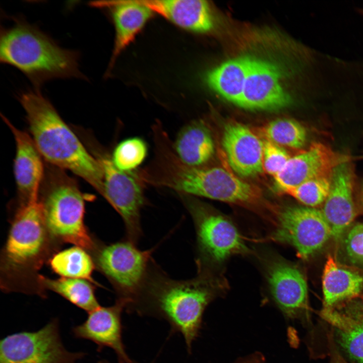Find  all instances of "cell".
I'll list each match as a JSON object with an SVG mask.
<instances>
[{
  "instance_id": "6da1fadb",
  "label": "cell",
  "mask_w": 363,
  "mask_h": 363,
  "mask_svg": "<svg viewBox=\"0 0 363 363\" xmlns=\"http://www.w3.org/2000/svg\"><path fill=\"white\" fill-rule=\"evenodd\" d=\"M198 273L191 279L174 280L152 262L142 290L128 309L164 319L183 335L190 350L204 310L226 286L222 278L210 269L198 267Z\"/></svg>"
},
{
  "instance_id": "7a4b0ae2",
  "label": "cell",
  "mask_w": 363,
  "mask_h": 363,
  "mask_svg": "<svg viewBox=\"0 0 363 363\" xmlns=\"http://www.w3.org/2000/svg\"><path fill=\"white\" fill-rule=\"evenodd\" d=\"M32 139L42 157L60 169L82 177L102 196L103 171L98 160L85 148L50 102L38 90L22 94Z\"/></svg>"
},
{
  "instance_id": "3957f363",
  "label": "cell",
  "mask_w": 363,
  "mask_h": 363,
  "mask_svg": "<svg viewBox=\"0 0 363 363\" xmlns=\"http://www.w3.org/2000/svg\"><path fill=\"white\" fill-rule=\"evenodd\" d=\"M14 20L12 27L1 29V62L19 69L36 88L52 79L84 78L76 51L60 47L24 19Z\"/></svg>"
},
{
  "instance_id": "277c9868",
  "label": "cell",
  "mask_w": 363,
  "mask_h": 363,
  "mask_svg": "<svg viewBox=\"0 0 363 363\" xmlns=\"http://www.w3.org/2000/svg\"><path fill=\"white\" fill-rule=\"evenodd\" d=\"M161 187L185 196L205 197L250 208L263 206L258 189L220 167H193L174 154L167 156L159 170Z\"/></svg>"
},
{
  "instance_id": "5b68a950",
  "label": "cell",
  "mask_w": 363,
  "mask_h": 363,
  "mask_svg": "<svg viewBox=\"0 0 363 363\" xmlns=\"http://www.w3.org/2000/svg\"><path fill=\"white\" fill-rule=\"evenodd\" d=\"M51 174L41 201L49 234L84 249H92L84 221L85 201L77 183L59 171Z\"/></svg>"
},
{
  "instance_id": "8992f818",
  "label": "cell",
  "mask_w": 363,
  "mask_h": 363,
  "mask_svg": "<svg viewBox=\"0 0 363 363\" xmlns=\"http://www.w3.org/2000/svg\"><path fill=\"white\" fill-rule=\"evenodd\" d=\"M48 234L41 202L21 206L4 249L5 271L20 275L39 267L46 252Z\"/></svg>"
},
{
  "instance_id": "52a82bcc",
  "label": "cell",
  "mask_w": 363,
  "mask_h": 363,
  "mask_svg": "<svg viewBox=\"0 0 363 363\" xmlns=\"http://www.w3.org/2000/svg\"><path fill=\"white\" fill-rule=\"evenodd\" d=\"M183 198L196 228L200 256L197 266L208 267L221 263L231 256L250 252L238 230L229 219L190 196Z\"/></svg>"
},
{
  "instance_id": "ba28073f",
  "label": "cell",
  "mask_w": 363,
  "mask_h": 363,
  "mask_svg": "<svg viewBox=\"0 0 363 363\" xmlns=\"http://www.w3.org/2000/svg\"><path fill=\"white\" fill-rule=\"evenodd\" d=\"M152 252L153 249L141 251L127 239L104 246L98 251V268L112 284L118 298L129 302L128 307L145 285L153 261Z\"/></svg>"
},
{
  "instance_id": "9c48e42d",
  "label": "cell",
  "mask_w": 363,
  "mask_h": 363,
  "mask_svg": "<svg viewBox=\"0 0 363 363\" xmlns=\"http://www.w3.org/2000/svg\"><path fill=\"white\" fill-rule=\"evenodd\" d=\"M85 355L65 347L56 318L37 331L17 332L0 342V363H77Z\"/></svg>"
},
{
  "instance_id": "30bf717a",
  "label": "cell",
  "mask_w": 363,
  "mask_h": 363,
  "mask_svg": "<svg viewBox=\"0 0 363 363\" xmlns=\"http://www.w3.org/2000/svg\"><path fill=\"white\" fill-rule=\"evenodd\" d=\"M272 240L293 247L308 259L332 238L331 230L321 210L308 206H289L277 211Z\"/></svg>"
},
{
  "instance_id": "8fae6325",
  "label": "cell",
  "mask_w": 363,
  "mask_h": 363,
  "mask_svg": "<svg viewBox=\"0 0 363 363\" xmlns=\"http://www.w3.org/2000/svg\"><path fill=\"white\" fill-rule=\"evenodd\" d=\"M93 154L103 171L102 196L122 218L126 239L137 245L142 234L140 214L144 204V184L136 173L117 169L106 153L95 150Z\"/></svg>"
},
{
  "instance_id": "7c38bea8",
  "label": "cell",
  "mask_w": 363,
  "mask_h": 363,
  "mask_svg": "<svg viewBox=\"0 0 363 363\" xmlns=\"http://www.w3.org/2000/svg\"><path fill=\"white\" fill-rule=\"evenodd\" d=\"M264 262L275 302L287 317L298 316L307 307L308 288L304 275L294 264L278 256L265 257Z\"/></svg>"
},
{
  "instance_id": "4fadbf2b",
  "label": "cell",
  "mask_w": 363,
  "mask_h": 363,
  "mask_svg": "<svg viewBox=\"0 0 363 363\" xmlns=\"http://www.w3.org/2000/svg\"><path fill=\"white\" fill-rule=\"evenodd\" d=\"M278 68L267 61L250 57L243 95L238 104L251 109L274 110L290 103L282 87Z\"/></svg>"
},
{
  "instance_id": "5bb4252c",
  "label": "cell",
  "mask_w": 363,
  "mask_h": 363,
  "mask_svg": "<svg viewBox=\"0 0 363 363\" xmlns=\"http://www.w3.org/2000/svg\"><path fill=\"white\" fill-rule=\"evenodd\" d=\"M128 305L127 300L118 298L111 306H100L88 313L83 323L73 328V336L93 342L98 350L109 347L116 353L119 363H131L133 361L126 352L122 337V313Z\"/></svg>"
},
{
  "instance_id": "9a60e30c",
  "label": "cell",
  "mask_w": 363,
  "mask_h": 363,
  "mask_svg": "<svg viewBox=\"0 0 363 363\" xmlns=\"http://www.w3.org/2000/svg\"><path fill=\"white\" fill-rule=\"evenodd\" d=\"M354 186V169L346 159L332 170L330 191L321 210L336 242L344 236L355 217Z\"/></svg>"
},
{
  "instance_id": "2e32d148",
  "label": "cell",
  "mask_w": 363,
  "mask_h": 363,
  "mask_svg": "<svg viewBox=\"0 0 363 363\" xmlns=\"http://www.w3.org/2000/svg\"><path fill=\"white\" fill-rule=\"evenodd\" d=\"M345 159L324 144L314 142L307 150L290 157L274 177V188L278 192L286 194L308 180L331 173Z\"/></svg>"
},
{
  "instance_id": "e0dca14e",
  "label": "cell",
  "mask_w": 363,
  "mask_h": 363,
  "mask_svg": "<svg viewBox=\"0 0 363 363\" xmlns=\"http://www.w3.org/2000/svg\"><path fill=\"white\" fill-rule=\"evenodd\" d=\"M222 144L229 166L239 176H254L264 170V141L247 126L236 122L227 123Z\"/></svg>"
},
{
  "instance_id": "ac0fdd59",
  "label": "cell",
  "mask_w": 363,
  "mask_h": 363,
  "mask_svg": "<svg viewBox=\"0 0 363 363\" xmlns=\"http://www.w3.org/2000/svg\"><path fill=\"white\" fill-rule=\"evenodd\" d=\"M2 117L13 133L15 140L14 171L22 206L38 200V192L44 174L42 156L29 135L16 128L4 116Z\"/></svg>"
},
{
  "instance_id": "d6986e66",
  "label": "cell",
  "mask_w": 363,
  "mask_h": 363,
  "mask_svg": "<svg viewBox=\"0 0 363 363\" xmlns=\"http://www.w3.org/2000/svg\"><path fill=\"white\" fill-rule=\"evenodd\" d=\"M178 26L197 33H207L214 27L213 15L208 2L203 0L140 1Z\"/></svg>"
},
{
  "instance_id": "ffe728a7",
  "label": "cell",
  "mask_w": 363,
  "mask_h": 363,
  "mask_svg": "<svg viewBox=\"0 0 363 363\" xmlns=\"http://www.w3.org/2000/svg\"><path fill=\"white\" fill-rule=\"evenodd\" d=\"M90 5L110 9L115 30L111 66L151 17L153 11L140 1L92 2Z\"/></svg>"
},
{
  "instance_id": "44dd1931",
  "label": "cell",
  "mask_w": 363,
  "mask_h": 363,
  "mask_svg": "<svg viewBox=\"0 0 363 363\" xmlns=\"http://www.w3.org/2000/svg\"><path fill=\"white\" fill-rule=\"evenodd\" d=\"M322 317L334 328L340 345L357 363H363V304L353 301L343 309L324 308Z\"/></svg>"
},
{
  "instance_id": "7402d4cb",
  "label": "cell",
  "mask_w": 363,
  "mask_h": 363,
  "mask_svg": "<svg viewBox=\"0 0 363 363\" xmlns=\"http://www.w3.org/2000/svg\"><path fill=\"white\" fill-rule=\"evenodd\" d=\"M172 145L178 158L193 167H206L215 153L214 142L209 130L199 121L185 126Z\"/></svg>"
},
{
  "instance_id": "603a6c76",
  "label": "cell",
  "mask_w": 363,
  "mask_h": 363,
  "mask_svg": "<svg viewBox=\"0 0 363 363\" xmlns=\"http://www.w3.org/2000/svg\"><path fill=\"white\" fill-rule=\"evenodd\" d=\"M322 287L325 308H332L353 298L363 290V276L342 267L330 256L323 274Z\"/></svg>"
},
{
  "instance_id": "cb8c5ba5",
  "label": "cell",
  "mask_w": 363,
  "mask_h": 363,
  "mask_svg": "<svg viewBox=\"0 0 363 363\" xmlns=\"http://www.w3.org/2000/svg\"><path fill=\"white\" fill-rule=\"evenodd\" d=\"M250 57L228 60L208 72L206 83L226 100L237 105L240 101L248 74Z\"/></svg>"
},
{
  "instance_id": "d4e9b609",
  "label": "cell",
  "mask_w": 363,
  "mask_h": 363,
  "mask_svg": "<svg viewBox=\"0 0 363 363\" xmlns=\"http://www.w3.org/2000/svg\"><path fill=\"white\" fill-rule=\"evenodd\" d=\"M38 279L44 288L58 293L87 313L100 306L94 288L88 280L66 277L51 279L41 275Z\"/></svg>"
},
{
  "instance_id": "484cf974",
  "label": "cell",
  "mask_w": 363,
  "mask_h": 363,
  "mask_svg": "<svg viewBox=\"0 0 363 363\" xmlns=\"http://www.w3.org/2000/svg\"><path fill=\"white\" fill-rule=\"evenodd\" d=\"M53 271L62 277L82 279L94 282V264L84 249L75 246L54 255L50 260Z\"/></svg>"
},
{
  "instance_id": "4316f807",
  "label": "cell",
  "mask_w": 363,
  "mask_h": 363,
  "mask_svg": "<svg viewBox=\"0 0 363 363\" xmlns=\"http://www.w3.org/2000/svg\"><path fill=\"white\" fill-rule=\"evenodd\" d=\"M260 133L265 140L282 147L299 149L305 145L307 133L299 122L290 118H278L262 127Z\"/></svg>"
},
{
  "instance_id": "83f0119b",
  "label": "cell",
  "mask_w": 363,
  "mask_h": 363,
  "mask_svg": "<svg viewBox=\"0 0 363 363\" xmlns=\"http://www.w3.org/2000/svg\"><path fill=\"white\" fill-rule=\"evenodd\" d=\"M147 153L146 144L142 139L130 138L117 145L113 151L111 160L119 170L131 172L143 162Z\"/></svg>"
},
{
  "instance_id": "f1b7e54d",
  "label": "cell",
  "mask_w": 363,
  "mask_h": 363,
  "mask_svg": "<svg viewBox=\"0 0 363 363\" xmlns=\"http://www.w3.org/2000/svg\"><path fill=\"white\" fill-rule=\"evenodd\" d=\"M331 173L308 180L288 190L289 195L305 206L314 207L324 203L330 188Z\"/></svg>"
},
{
  "instance_id": "f546056e",
  "label": "cell",
  "mask_w": 363,
  "mask_h": 363,
  "mask_svg": "<svg viewBox=\"0 0 363 363\" xmlns=\"http://www.w3.org/2000/svg\"><path fill=\"white\" fill-rule=\"evenodd\" d=\"M344 252L352 265L363 268V223H357L344 235Z\"/></svg>"
},
{
  "instance_id": "4dcf8cb0",
  "label": "cell",
  "mask_w": 363,
  "mask_h": 363,
  "mask_svg": "<svg viewBox=\"0 0 363 363\" xmlns=\"http://www.w3.org/2000/svg\"><path fill=\"white\" fill-rule=\"evenodd\" d=\"M263 141V169L274 177L290 157L283 147L267 140Z\"/></svg>"
},
{
  "instance_id": "1f68e13d",
  "label": "cell",
  "mask_w": 363,
  "mask_h": 363,
  "mask_svg": "<svg viewBox=\"0 0 363 363\" xmlns=\"http://www.w3.org/2000/svg\"><path fill=\"white\" fill-rule=\"evenodd\" d=\"M331 363H346L344 360L339 357H336L333 358Z\"/></svg>"
},
{
  "instance_id": "d6a6232c",
  "label": "cell",
  "mask_w": 363,
  "mask_h": 363,
  "mask_svg": "<svg viewBox=\"0 0 363 363\" xmlns=\"http://www.w3.org/2000/svg\"><path fill=\"white\" fill-rule=\"evenodd\" d=\"M97 363H111V362H110L109 361H108L107 360L102 359V360H99ZM131 363H138V362H134V361H133Z\"/></svg>"
},
{
  "instance_id": "836d02e7",
  "label": "cell",
  "mask_w": 363,
  "mask_h": 363,
  "mask_svg": "<svg viewBox=\"0 0 363 363\" xmlns=\"http://www.w3.org/2000/svg\"><path fill=\"white\" fill-rule=\"evenodd\" d=\"M359 13L363 15V9H360L359 10Z\"/></svg>"
},
{
  "instance_id": "e575fe53",
  "label": "cell",
  "mask_w": 363,
  "mask_h": 363,
  "mask_svg": "<svg viewBox=\"0 0 363 363\" xmlns=\"http://www.w3.org/2000/svg\"><path fill=\"white\" fill-rule=\"evenodd\" d=\"M362 201H363V189H362Z\"/></svg>"
}]
</instances>
